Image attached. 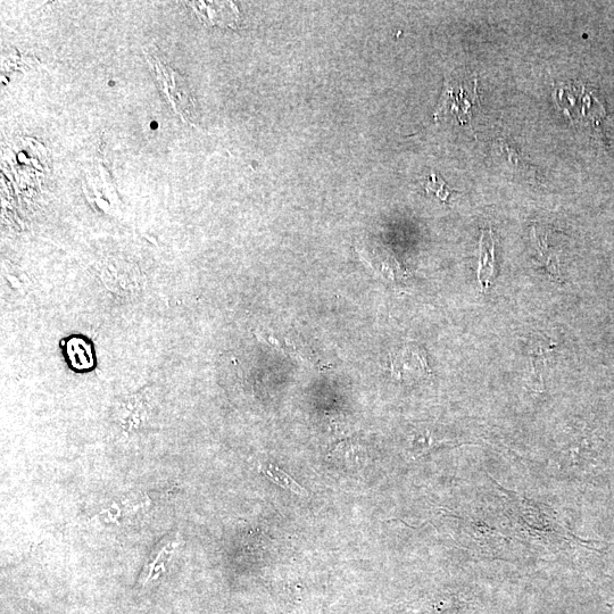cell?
Returning a JSON list of instances; mask_svg holds the SVG:
<instances>
[{
  "mask_svg": "<svg viewBox=\"0 0 614 614\" xmlns=\"http://www.w3.org/2000/svg\"><path fill=\"white\" fill-rule=\"evenodd\" d=\"M553 98L562 112L566 113L574 123H597L605 114L599 99L586 87L576 85L574 82L557 86Z\"/></svg>",
  "mask_w": 614,
  "mask_h": 614,
  "instance_id": "1",
  "label": "cell"
},
{
  "mask_svg": "<svg viewBox=\"0 0 614 614\" xmlns=\"http://www.w3.org/2000/svg\"><path fill=\"white\" fill-rule=\"evenodd\" d=\"M475 103H479L477 93V78L474 81L445 82L444 93L439 103V107L435 112V118L447 111H451L461 123L471 122L472 107Z\"/></svg>",
  "mask_w": 614,
  "mask_h": 614,
  "instance_id": "2",
  "label": "cell"
},
{
  "mask_svg": "<svg viewBox=\"0 0 614 614\" xmlns=\"http://www.w3.org/2000/svg\"><path fill=\"white\" fill-rule=\"evenodd\" d=\"M389 360L392 376L400 381L425 378L430 373L425 350L417 344L398 347L391 353Z\"/></svg>",
  "mask_w": 614,
  "mask_h": 614,
  "instance_id": "3",
  "label": "cell"
},
{
  "mask_svg": "<svg viewBox=\"0 0 614 614\" xmlns=\"http://www.w3.org/2000/svg\"><path fill=\"white\" fill-rule=\"evenodd\" d=\"M154 68L156 70L157 79L161 82L165 94L168 95L170 102L176 106L177 112L184 116L185 121H193L194 103L190 101V97L186 91L180 89L177 73L172 72L170 68L165 66L160 58L152 55Z\"/></svg>",
  "mask_w": 614,
  "mask_h": 614,
  "instance_id": "4",
  "label": "cell"
},
{
  "mask_svg": "<svg viewBox=\"0 0 614 614\" xmlns=\"http://www.w3.org/2000/svg\"><path fill=\"white\" fill-rule=\"evenodd\" d=\"M179 546V533L165 538L160 546L149 557L140 575V584L146 586L156 582L167 570V563Z\"/></svg>",
  "mask_w": 614,
  "mask_h": 614,
  "instance_id": "5",
  "label": "cell"
},
{
  "mask_svg": "<svg viewBox=\"0 0 614 614\" xmlns=\"http://www.w3.org/2000/svg\"><path fill=\"white\" fill-rule=\"evenodd\" d=\"M533 242L536 250V257L541 262L547 272L557 279H561V248L550 244V231L535 226L533 232Z\"/></svg>",
  "mask_w": 614,
  "mask_h": 614,
  "instance_id": "6",
  "label": "cell"
},
{
  "mask_svg": "<svg viewBox=\"0 0 614 614\" xmlns=\"http://www.w3.org/2000/svg\"><path fill=\"white\" fill-rule=\"evenodd\" d=\"M494 254L492 230L483 231L480 239L479 281L484 289L491 285L494 276Z\"/></svg>",
  "mask_w": 614,
  "mask_h": 614,
  "instance_id": "7",
  "label": "cell"
},
{
  "mask_svg": "<svg viewBox=\"0 0 614 614\" xmlns=\"http://www.w3.org/2000/svg\"><path fill=\"white\" fill-rule=\"evenodd\" d=\"M259 470L261 474L269 479L272 484L279 486L285 491L293 493L297 496L306 497L307 492L304 487L297 483V481L275 466L271 462H259Z\"/></svg>",
  "mask_w": 614,
  "mask_h": 614,
  "instance_id": "8",
  "label": "cell"
},
{
  "mask_svg": "<svg viewBox=\"0 0 614 614\" xmlns=\"http://www.w3.org/2000/svg\"><path fill=\"white\" fill-rule=\"evenodd\" d=\"M426 190L428 194H435L442 202H447L448 197L455 193V190L448 187L446 182L434 172L428 177Z\"/></svg>",
  "mask_w": 614,
  "mask_h": 614,
  "instance_id": "9",
  "label": "cell"
},
{
  "mask_svg": "<svg viewBox=\"0 0 614 614\" xmlns=\"http://www.w3.org/2000/svg\"><path fill=\"white\" fill-rule=\"evenodd\" d=\"M499 148H500V151H502L503 154L508 156V161L512 165L513 168H516L517 170H520V172H522V173H527V176H528V173H529L528 171L534 173V170H529L528 163H526L524 160L520 159L519 153L514 152V149H512L510 146L506 145L504 143V141H502V140L500 141Z\"/></svg>",
  "mask_w": 614,
  "mask_h": 614,
  "instance_id": "10",
  "label": "cell"
}]
</instances>
